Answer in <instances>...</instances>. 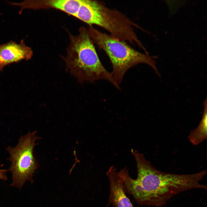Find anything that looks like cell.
Listing matches in <instances>:
<instances>
[{"instance_id":"30bf717a","label":"cell","mask_w":207,"mask_h":207,"mask_svg":"<svg viewBox=\"0 0 207 207\" xmlns=\"http://www.w3.org/2000/svg\"><path fill=\"white\" fill-rule=\"evenodd\" d=\"M3 164H1L0 162V167L3 166ZM8 170L7 169H0V179L4 181L7 180V178L6 173Z\"/></svg>"},{"instance_id":"7a4b0ae2","label":"cell","mask_w":207,"mask_h":207,"mask_svg":"<svg viewBox=\"0 0 207 207\" xmlns=\"http://www.w3.org/2000/svg\"><path fill=\"white\" fill-rule=\"evenodd\" d=\"M94 43L85 27H81L77 35L70 34L64 59L67 69L80 82L105 79L115 86L111 73L100 61Z\"/></svg>"},{"instance_id":"5b68a950","label":"cell","mask_w":207,"mask_h":207,"mask_svg":"<svg viewBox=\"0 0 207 207\" xmlns=\"http://www.w3.org/2000/svg\"><path fill=\"white\" fill-rule=\"evenodd\" d=\"M37 132H29L21 136L16 147L9 146L6 148L11 162L8 170L12 175V186L21 189L27 181L33 182V174L38 167L33 155L36 141L39 139L36 135Z\"/></svg>"},{"instance_id":"8992f818","label":"cell","mask_w":207,"mask_h":207,"mask_svg":"<svg viewBox=\"0 0 207 207\" xmlns=\"http://www.w3.org/2000/svg\"><path fill=\"white\" fill-rule=\"evenodd\" d=\"M33 54L32 49L27 46L23 40L19 43L11 41L0 45V72L10 64L23 60L30 59Z\"/></svg>"},{"instance_id":"ba28073f","label":"cell","mask_w":207,"mask_h":207,"mask_svg":"<svg viewBox=\"0 0 207 207\" xmlns=\"http://www.w3.org/2000/svg\"><path fill=\"white\" fill-rule=\"evenodd\" d=\"M207 98L204 101V109L202 118L198 126L191 131L189 136L190 142L194 145L201 143L207 137Z\"/></svg>"},{"instance_id":"277c9868","label":"cell","mask_w":207,"mask_h":207,"mask_svg":"<svg viewBox=\"0 0 207 207\" xmlns=\"http://www.w3.org/2000/svg\"><path fill=\"white\" fill-rule=\"evenodd\" d=\"M88 30L94 43L108 57L112 67L111 74L117 88H119V85L126 72L140 63L149 65L159 75L154 57L141 53L131 46L127 42L103 32L93 26H89Z\"/></svg>"},{"instance_id":"6da1fadb","label":"cell","mask_w":207,"mask_h":207,"mask_svg":"<svg viewBox=\"0 0 207 207\" xmlns=\"http://www.w3.org/2000/svg\"><path fill=\"white\" fill-rule=\"evenodd\" d=\"M136 163L137 177L133 179L125 168L118 171L123 182L126 193L132 195L141 205L160 207L174 195L195 189L206 190L200 183L207 170L191 174L166 173L156 169L143 154L132 149Z\"/></svg>"},{"instance_id":"3957f363","label":"cell","mask_w":207,"mask_h":207,"mask_svg":"<svg viewBox=\"0 0 207 207\" xmlns=\"http://www.w3.org/2000/svg\"><path fill=\"white\" fill-rule=\"evenodd\" d=\"M75 17L89 26H98L117 38L133 45H137L143 51L145 49L137 36L134 28L143 31L144 30L124 14L116 9L108 7L103 2L82 0Z\"/></svg>"},{"instance_id":"52a82bcc","label":"cell","mask_w":207,"mask_h":207,"mask_svg":"<svg viewBox=\"0 0 207 207\" xmlns=\"http://www.w3.org/2000/svg\"><path fill=\"white\" fill-rule=\"evenodd\" d=\"M106 175L110 183L109 203L115 207H133L126 195L123 181L116 168L111 166Z\"/></svg>"},{"instance_id":"9c48e42d","label":"cell","mask_w":207,"mask_h":207,"mask_svg":"<svg viewBox=\"0 0 207 207\" xmlns=\"http://www.w3.org/2000/svg\"><path fill=\"white\" fill-rule=\"evenodd\" d=\"M81 1L82 0H52L49 1L47 3L51 7L75 17Z\"/></svg>"}]
</instances>
